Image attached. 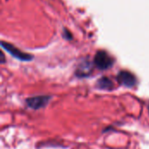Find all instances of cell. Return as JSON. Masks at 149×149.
Here are the masks:
<instances>
[{
	"label": "cell",
	"instance_id": "3957f363",
	"mask_svg": "<svg viewBox=\"0 0 149 149\" xmlns=\"http://www.w3.org/2000/svg\"><path fill=\"white\" fill-rule=\"evenodd\" d=\"M117 80L120 85L127 87H134L137 84L136 77L127 71H120L117 75Z\"/></svg>",
	"mask_w": 149,
	"mask_h": 149
},
{
	"label": "cell",
	"instance_id": "52a82bcc",
	"mask_svg": "<svg viewBox=\"0 0 149 149\" xmlns=\"http://www.w3.org/2000/svg\"><path fill=\"white\" fill-rule=\"evenodd\" d=\"M148 112H149V106H148Z\"/></svg>",
	"mask_w": 149,
	"mask_h": 149
},
{
	"label": "cell",
	"instance_id": "5b68a950",
	"mask_svg": "<svg viewBox=\"0 0 149 149\" xmlns=\"http://www.w3.org/2000/svg\"><path fill=\"white\" fill-rule=\"evenodd\" d=\"M91 72H92L91 63L88 61H84L79 65V68L77 69L76 74L78 77H86L91 73Z\"/></svg>",
	"mask_w": 149,
	"mask_h": 149
},
{
	"label": "cell",
	"instance_id": "277c9868",
	"mask_svg": "<svg viewBox=\"0 0 149 149\" xmlns=\"http://www.w3.org/2000/svg\"><path fill=\"white\" fill-rule=\"evenodd\" d=\"M51 97L48 95H39V96H35V97H31L26 100V104L28 105L29 107H31V109H40L45 107L49 100H50Z\"/></svg>",
	"mask_w": 149,
	"mask_h": 149
},
{
	"label": "cell",
	"instance_id": "7a4b0ae2",
	"mask_svg": "<svg viewBox=\"0 0 149 149\" xmlns=\"http://www.w3.org/2000/svg\"><path fill=\"white\" fill-rule=\"evenodd\" d=\"M1 45L12 57L16 58L18 60H21V61H30V60H31L33 58V57L31 54L25 53V52L18 50L16 46H14V45H10L9 43H6V42L3 41L1 43Z\"/></svg>",
	"mask_w": 149,
	"mask_h": 149
},
{
	"label": "cell",
	"instance_id": "8992f818",
	"mask_svg": "<svg viewBox=\"0 0 149 149\" xmlns=\"http://www.w3.org/2000/svg\"><path fill=\"white\" fill-rule=\"evenodd\" d=\"M97 86L101 90H112L113 83L107 77H102L97 83Z\"/></svg>",
	"mask_w": 149,
	"mask_h": 149
},
{
	"label": "cell",
	"instance_id": "6da1fadb",
	"mask_svg": "<svg viewBox=\"0 0 149 149\" xmlns=\"http://www.w3.org/2000/svg\"><path fill=\"white\" fill-rule=\"evenodd\" d=\"M94 65L100 70H107L113 66V58L105 51H99L94 57Z\"/></svg>",
	"mask_w": 149,
	"mask_h": 149
}]
</instances>
